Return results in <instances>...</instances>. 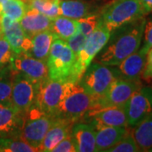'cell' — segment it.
I'll return each mask as SVG.
<instances>
[{
  "instance_id": "cell-31",
  "label": "cell",
  "mask_w": 152,
  "mask_h": 152,
  "mask_svg": "<svg viewBox=\"0 0 152 152\" xmlns=\"http://www.w3.org/2000/svg\"><path fill=\"white\" fill-rule=\"evenodd\" d=\"M14 52L4 37L0 38V70L10 66Z\"/></svg>"
},
{
  "instance_id": "cell-19",
  "label": "cell",
  "mask_w": 152,
  "mask_h": 152,
  "mask_svg": "<svg viewBox=\"0 0 152 152\" xmlns=\"http://www.w3.org/2000/svg\"><path fill=\"white\" fill-rule=\"evenodd\" d=\"M76 151H96V132L92 127L86 122H76L71 130Z\"/></svg>"
},
{
  "instance_id": "cell-7",
  "label": "cell",
  "mask_w": 152,
  "mask_h": 152,
  "mask_svg": "<svg viewBox=\"0 0 152 152\" xmlns=\"http://www.w3.org/2000/svg\"><path fill=\"white\" fill-rule=\"evenodd\" d=\"M111 31L102 24L87 37L86 42L81 51L77 55L74 79L79 82L88 66L108 42Z\"/></svg>"
},
{
  "instance_id": "cell-35",
  "label": "cell",
  "mask_w": 152,
  "mask_h": 152,
  "mask_svg": "<svg viewBox=\"0 0 152 152\" xmlns=\"http://www.w3.org/2000/svg\"><path fill=\"white\" fill-rule=\"evenodd\" d=\"M141 78L145 80H152V48L147 53L145 64L142 72Z\"/></svg>"
},
{
  "instance_id": "cell-1",
  "label": "cell",
  "mask_w": 152,
  "mask_h": 152,
  "mask_svg": "<svg viewBox=\"0 0 152 152\" xmlns=\"http://www.w3.org/2000/svg\"><path fill=\"white\" fill-rule=\"evenodd\" d=\"M145 22V19L141 18L115 29L110 34L108 42L93 61L107 66L118 65L127 57L140 49Z\"/></svg>"
},
{
  "instance_id": "cell-38",
  "label": "cell",
  "mask_w": 152,
  "mask_h": 152,
  "mask_svg": "<svg viewBox=\"0 0 152 152\" xmlns=\"http://www.w3.org/2000/svg\"><path fill=\"white\" fill-rule=\"evenodd\" d=\"M4 1H5V0H0V4H2V3L4 2Z\"/></svg>"
},
{
  "instance_id": "cell-2",
  "label": "cell",
  "mask_w": 152,
  "mask_h": 152,
  "mask_svg": "<svg viewBox=\"0 0 152 152\" xmlns=\"http://www.w3.org/2000/svg\"><path fill=\"white\" fill-rule=\"evenodd\" d=\"M102 24L112 32L147 15L140 0H113L100 10Z\"/></svg>"
},
{
  "instance_id": "cell-29",
  "label": "cell",
  "mask_w": 152,
  "mask_h": 152,
  "mask_svg": "<svg viewBox=\"0 0 152 152\" xmlns=\"http://www.w3.org/2000/svg\"><path fill=\"white\" fill-rule=\"evenodd\" d=\"M77 20H78L79 25H80V31L83 34H85L86 37H88L98 26H100L102 24L100 12L96 13V14H94V15H91L89 16L79 19Z\"/></svg>"
},
{
  "instance_id": "cell-15",
  "label": "cell",
  "mask_w": 152,
  "mask_h": 152,
  "mask_svg": "<svg viewBox=\"0 0 152 152\" xmlns=\"http://www.w3.org/2000/svg\"><path fill=\"white\" fill-rule=\"evenodd\" d=\"M24 113L13 106L0 105V137L20 138Z\"/></svg>"
},
{
  "instance_id": "cell-24",
  "label": "cell",
  "mask_w": 152,
  "mask_h": 152,
  "mask_svg": "<svg viewBox=\"0 0 152 152\" xmlns=\"http://www.w3.org/2000/svg\"><path fill=\"white\" fill-rule=\"evenodd\" d=\"M50 31L54 33L57 38L67 41L80 31V29L77 20L60 15L53 19Z\"/></svg>"
},
{
  "instance_id": "cell-30",
  "label": "cell",
  "mask_w": 152,
  "mask_h": 152,
  "mask_svg": "<svg viewBox=\"0 0 152 152\" xmlns=\"http://www.w3.org/2000/svg\"><path fill=\"white\" fill-rule=\"evenodd\" d=\"M140 151L133 136L132 131H129L126 135L122 138L114 146L109 149L107 152H137Z\"/></svg>"
},
{
  "instance_id": "cell-8",
  "label": "cell",
  "mask_w": 152,
  "mask_h": 152,
  "mask_svg": "<svg viewBox=\"0 0 152 152\" xmlns=\"http://www.w3.org/2000/svg\"><path fill=\"white\" fill-rule=\"evenodd\" d=\"M81 119L93 129L101 126L129 127L124 107L119 106H93L87 110Z\"/></svg>"
},
{
  "instance_id": "cell-27",
  "label": "cell",
  "mask_w": 152,
  "mask_h": 152,
  "mask_svg": "<svg viewBox=\"0 0 152 152\" xmlns=\"http://www.w3.org/2000/svg\"><path fill=\"white\" fill-rule=\"evenodd\" d=\"M1 4L2 15H5L11 19L20 21L27 10V4L22 0H5Z\"/></svg>"
},
{
  "instance_id": "cell-22",
  "label": "cell",
  "mask_w": 152,
  "mask_h": 152,
  "mask_svg": "<svg viewBox=\"0 0 152 152\" xmlns=\"http://www.w3.org/2000/svg\"><path fill=\"white\" fill-rule=\"evenodd\" d=\"M55 39H57V37L50 30L36 34L31 37V48L26 53L47 63L50 49Z\"/></svg>"
},
{
  "instance_id": "cell-13",
  "label": "cell",
  "mask_w": 152,
  "mask_h": 152,
  "mask_svg": "<svg viewBox=\"0 0 152 152\" xmlns=\"http://www.w3.org/2000/svg\"><path fill=\"white\" fill-rule=\"evenodd\" d=\"M141 86L140 80L118 78L112 83L103 97L94 106L124 107L131 96Z\"/></svg>"
},
{
  "instance_id": "cell-23",
  "label": "cell",
  "mask_w": 152,
  "mask_h": 152,
  "mask_svg": "<svg viewBox=\"0 0 152 152\" xmlns=\"http://www.w3.org/2000/svg\"><path fill=\"white\" fill-rule=\"evenodd\" d=\"M133 129L132 134L140 151L152 152V113Z\"/></svg>"
},
{
  "instance_id": "cell-12",
  "label": "cell",
  "mask_w": 152,
  "mask_h": 152,
  "mask_svg": "<svg viewBox=\"0 0 152 152\" xmlns=\"http://www.w3.org/2000/svg\"><path fill=\"white\" fill-rule=\"evenodd\" d=\"M65 86L66 81L47 79L39 86L35 104L46 113L54 117L64 96Z\"/></svg>"
},
{
  "instance_id": "cell-36",
  "label": "cell",
  "mask_w": 152,
  "mask_h": 152,
  "mask_svg": "<svg viewBox=\"0 0 152 152\" xmlns=\"http://www.w3.org/2000/svg\"><path fill=\"white\" fill-rule=\"evenodd\" d=\"M147 14L152 12V0H140Z\"/></svg>"
},
{
  "instance_id": "cell-25",
  "label": "cell",
  "mask_w": 152,
  "mask_h": 152,
  "mask_svg": "<svg viewBox=\"0 0 152 152\" xmlns=\"http://www.w3.org/2000/svg\"><path fill=\"white\" fill-rule=\"evenodd\" d=\"M15 71L10 66L0 70V105L12 106L11 93Z\"/></svg>"
},
{
  "instance_id": "cell-9",
  "label": "cell",
  "mask_w": 152,
  "mask_h": 152,
  "mask_svg": "<svg viewBox=\"0 0 152 152\" xmlns=\"http://www.w3.org/2000/svg\"><path fill=\"white\" fill-rule=\"evenodd\" d=\"M127 123L134 128L152 113V87L139 88L124 105Z\"/></svg>"
},
{
  "instance_id": "cell-5",
  "label": "cell",
  "mask_w": 152,
  "mask_h": 152,
  "mask_svg": "<svg viewBox=\"0 0 152 152\" xmlns=\"http://www.w3.org/2000/svg\"><path fill=\"white\" fill-rule=\"evenodd\" d=\"M120 78L116 66H107L91 62L79 83L93 100V106L103 97L112 83Z\"/></svg>"
},
{
  "instance_id": "cell-11",
  "label": "cell",
  "mask_w": 152,
  "mask_h": 152,
  "mask_svg": "<svg viewBox=\"0 0 152 152\" xmlns=\"http://www.w3.org/2000/svg\"><path fill=\"white\" fill-rule=\"evenodd\" d=\"M39 86L15 72L11 93L12 106L20 113L26 112L36 102Z\"/></svg>"
},
{
  "instance_id": "cell-32",
  "label": "cell",
  "mask_w": 152,
  "mask_h": 152,
  "mask_svg": "<svg viewBox=\"0 0 152 152\" xmlns=\"http://www.w3.org/2000/svg\"><path fill=\"white\" fill-rule=\"evenodd\" d=\"M86 36L85 34H83L80 31H79L73 37H71L69 39H68L66 42H67V43L69 44V46L70 47L72 51L77 56V55L79 54V53L81 51L83 47L85 46L86 42Z\"/></svg>"
},
{
  "instance_id": "cell-28",
  "label": "cell",
  "mask_w": 152,
  "mask_h": 152,
  "mask_svg": "<svg viewBox=\"0 0 152 152\" xmlns=\"http://www.w3.org/2000/svg\"><path fill=\"white\" fill-rule=\"evenodd\" d=\"M0 151L35 152L37 151L20 138L0 137Z\"/></svg>"
},
{
  "instance_id": "cell-20",
  "label": "cell",
  "mask_w": 152,
  "mask_h": 152,
  "mask_svg": "<svg viewBox=\"0 0 152 152\" xmlns=\"http://www.w3.org/2000/svg\"><path fill=\"white\" fill-rule=\"evenodd\" d=\"M99 4L86 0H60V15L74 20H79L99 13Z\"/></svg>"
},
{
  "instance_id": "cell-10",
  "label": "cell",
  "mask_w": 152,
  "mask_h": 152,
  "mask_svg": "<svg viewBox=\"0 0 152 152\" xmlns=\"http://www.w3.org/2000/svg\"><path fill=\"white\" fill-rule=\"evenodd\" d=\"M10 67L15 72L20 73L37 85H40L49 78L47 63L37 59L26 53H14Z\"/></svg>"
},
{
  "instance_id": "cell-18",
  "label": "cell",
  "mask_w": 152,
  "mask_h": 152,
  "mask_svg": "<svg viewBox=\"0 0 152 152\" xmlns=\"http://www.w3.org/2000/svg\"><path fill=\"white\" fill-rule=\"evenodd\" d=\"M94 130L96 132V151L107 152L130 129L129 127L101 126Z\"/></svg>"
},
{
  "instance_id": "cell-26",
  "label": "cell",
  "mask_w": 152,
  "mask_h": 152,
  "mask_svg": "<svg viewBox=\"0 0 152 152\" xmlns=\"http://www.w3.org/2000/svg\"><path fill=\"white\" fill-rule=\"evenodd\" d=\"M27 6L36 9L52 20L60 15V0H29Z\"/></svg>"
},
{
  "instance_id": "cell-34",
  "label": "cell",
  "mask_w": 152,
  "mask_h": 152,
  "mask_svg": "<svg viewBox=\"0 0 152 152\" xmlns=\"http://www.w3.org/2000/svg\"><path fill=\"white\" fill-rule=\"evenodd\" d=\"M54 152H75V147L74 145L73 140L71 138V135H69L64 139L61 142H59L54 149L53 150Z\"/></svg>"
},
{
  "instance_id": "cell-33",
  "label": "cell",
  "mask_w": 152,
  "mask_h": 152,
  "mask_svg": "<svg viewBox=\"0 0 152 152\" xmlns=\"http://www.w3.org/2000/svg\"><path fill=\"white\" fill-rule=\"evenodd\" d=\"M144 43L140 48L145 53L152 48V18L149 21L145 22V30H144Z\"/></svg>"
},
{
  "instance_id": "cell-16",
  "label": "cell",
  "mask_w": 152,
  "mask_h": 152,
  "mask_svg": "<svg viewBox=\"0 0 152 152\" xmlns=\"http://www.w3.org/2000/svg\"><path fill=\"white\" fill-rule=\"evenodd\" d=\"M75 123L71 120L55 118L53 124L44 137L42 145L40 147V151H53L54 147L59 142L70 135L73 125Z\"/></svg>"
},
{
  "instance_id": "cell-14",
  "label": "cell",
  "mask_w": 152,
  "mask_h": 152,
  "mask_svg": "<svg viewBox=\"0 0 152 152\" xmlns=\"http://www.w3.org/2000/svg\"><path fill=\"white\" fill-rule=\"evenodd\" d=\"M3 35L15 53H27L31 48V38L28 37L20 23L5 15L0 17Z\"/></svg>"
},
{
  "instance_id": "cell-3",
  "label": "cell",
  "mask_w": 152,
  "mask_h": 152,
  "mask_svg": "<svg viewBox=\"0 0 152 152\" xmlns=\"http://www.w3.org/2000/svg\"><path fill=\"white\" fill-rule=\"evenodd\" d=\"M92 106V98L79 82L67 81L64 96L54 117L77 122Z\"/></svg>"
},
{
  "instance_id": "cell-17",
  "label": "cell",
  "mask_w": 152,
  "mask_h": 152,
  "mask_svg": "<svg viewBox=\"0 0 152 152\" xmlns=\"http://www.w3.org/2000/svg\"><path fill=\"white\" fill-rule=\"evenodd\" d=\"M146 54L147 53L140 48L139 50L127 57L118 65L116 66L120 78L140 80L142 72L145 64Z\"/></svg>"
},
{
  "instance_id": "cell-37",
  "label": "cell",
  "mask_w": 152,
  "mask_h": 152,
  "mask_svg": "<svg viewBox=\"0 0 152 152\" xmlns=\"http://www.w3.org/2000/svg\"><path fill=\"white\" fill-rule=\"evenodd\" d=\"M86 1H90V2H93V3H96V4H99V2L101 0H86Z\"/></svg>"
},
{
  "instance_id": "cell-6",
  "label": "cell",
  "mask_w": 152,
  "mask_h": 152,
  "mask_svg": "<svg viewBox=\"0 0 152 152\" xmlns=\"http://www.w3.org/2000/svg\"><path fill=\"white\" fill-rule=\"evenodd\" d=\"M54 120L55 117L46 113L34 104L24 113L20 139L40 151L44 137Z\"/></svg>"
},
{
  "instance_id": "cell-4",
  "label": "cell",
  "mask_w": 152,
  "mask_h": 152,
  "mask_svg": "<svg viewBox=\"0 0 152 152\" xmlns=\"http://www.w3.org/2000/svg\"><path fill=\"white\" fill-rule=\"evenodd\" d=\"M77 56L66 41L55 39L47 59L49 78L60 81L75 82L74 79Z\"/></svg>"
},
{
  "instance_id": "cell-21",
  "label": "cell",
  "mask_w": 152,
  "mask_h": 152,
  "mask_svg": "<svg viewBox=\"0 0 152 152\" xmlns=\"http://www.w3.org/2000/svg\"><path fill=\"white\" fill-rule=\"evenodd\" d=\"M52 19H50L36 9L28 7L25 15L19 21L22 30L28 37L31 38L33 36L51 29Z\"/></svg>"
}]
</instances>
